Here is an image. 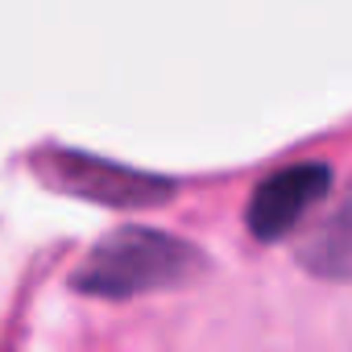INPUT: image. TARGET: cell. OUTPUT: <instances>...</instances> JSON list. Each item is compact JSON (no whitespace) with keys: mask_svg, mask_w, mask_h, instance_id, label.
I'll list each match as a JSON object with an SVG mask.
<instances>
[{"mask_svg":"<svg viewBox=\"0 0 352 352\" xmlns=\"http://www.w3.org/2000/svg\"><path fill=\"white\" fill-rule=\"evenodd\" d=\"M50 183H58V191L83 195L108 208H124V212L153 208L174 195L170 179H149V174H137L129 166H116L91 153H71V149L50 153Z\"/></svg>","mask_w":352,"mask_h":352,"instance_id":"cell-2","label":"cell"},{"mask_svg":"<svg viewBox=\"0 0 352 352\" xmlns=\"http://www.w3.org/2000/svg\"><path fill=\"white\" fill-rule=\"evenodd\" d=\"M204 274V253L179 236L145 224L112 228L75 270V290L91 298H141L179 290Z\"/></svg>","mask_w":352,"mask_h":352,"instance_id":"cell-1","label":"cell"},{"mask_svg":"<svg viewBox=\"0 0 352 352\" xmlns=\"http://www.w3.org/2000/svg\"><path fill=\"white\" fill-rule=\"evenodd\" d=\"M331 191V166L323 162H298L286 166L257 187V195L245 208V224L257 241H282L290 228H298V220L319 208Z\"/></svg>","mask_w":352,"mask_h":352,"instance_id":"cell-3","label":"cell"}]
</instances>
